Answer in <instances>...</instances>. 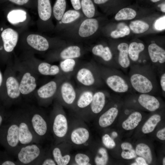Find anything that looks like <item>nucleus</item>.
Returning a JSON list of instances; mask_svg holds the SVG:
<instances>
[{
    "instance_id": "nucleus-1",
    "label": "nucleus",
    "mask_w": 165,
    "mask_h": 165,
    "mask_svg": "<svg viewBox=\"0 0 165 165\" xmlns=\"http://www.w3.org/2000/svg\"><path fill=\"white\" fill-rule=\"evenodd\" d=\"M24 51L44 53L66 45L68 43L58 37H51L41 34L25 31L20 35L18 44Z\"/></svg>"
},
{
    "instance_id": "nucleus-2",
    "label": "nucleus",
    "mask_w": 165,
    "mask_h": 165,
    "mask_svg": "<svg viewBox=\"0 0 165 165\" xmlns=\"http://www.w3.org/2000/svg\"><path fill=\"white\" fill-rule=\"evenodd\" d=\"M7 65L0 90V105L5 108L18 102L22 96L19 89V79L11 63Z\"/></svg>"
},
{
    "instance_id": "nucleus-3",
    "label": "nucleus",
    "mask_w": 165,
    "mask_h": 165,
    "mask_svg": "<svg viewBox=\"0 0 165 165\" xmlns=\"http://www.w3.org/2000/svg\"><path fill=\"white\" fill-rule=\"evenodd\" d=\"M99 26L97 19L85 17L76 26L59 33L58 37L80 43L90 40L97 32Z\"/></svg>"
},
{
    "instance_id": "nucleus-4",
    "label": "nucleus",
    "mask_w": 165,
    "mask_h": 165,
    "mask_svg": "<svg viewBox=\"0 0 165 165\" xmlns=\"http://www.w3.org/2000/svg\"><path fill=\"white\" fill-rule=\"evenodd\" d=\"M20 33L5 22L0 23V63H11L14 50L18 44Z\"/></svg>"
},
{
    "instance_id": "nucleus-5",
    "label": "nucleus",
    "mask_w": 165,
    "mask_h": 165,
    "mask_svg": "<svg viewBox=\"0 0 165 165\" xmlns=\"http://www.w3.org/2000/svg\"><path fill=\"white\" fill-rule=\"evenodd\" d=\"M0 10L6 21L20 34L31 23V16L26 8L9 3L0 4Z\"/></svg>"
},
{
    "instance_id": "nucleus-6",
    "label": "nucleus",
    "mask_w": 165,
    "mask_h": 165,
    "mask_svg": "<svg viewBox=\"0 0 165 165\" xmlns=\"http://www.w3.org/2000/svg\"><path fill=\"white\" fill-rule=\"evenodd\" d=\"M0 144L8 154L13 156L20 145L18 124L11 114L0 128Z\"/></svg>"
},
{
    "instance_id": "nucleus-7",
    "label": "nucleus",
    "mask_w": 165,
    "mask_h": 165,
    "mask_svg": "<svg viewBox=\"0 0 165 165\" xmlns=\"http://www.w3.org/2000/svg\"><path fill=\"white\" fill-rule=\"evenodd\" d=\"M74 75L77 82L83 87L95 88L103 82L99 66L93 61L80 64Z\"/></svg>"
},
{
    "instance_id": "nucleus-8",
    "label": "nucleus",
    "mask_w": 165,
    "mask_h": 165,
    "mask_svg": "<svg viewBox=\"0 0 165 165\" xmlns=\"http://www.w3.org/2000/svg\"><path fill=\"white\" fill-rule=\"evenodd\" d=\"M14 68L19 72L18 77L19 89L22 96L27 97L34 93L37 87V74L31 67L22 61L16 59Z\"/></svg>"
},
{
    "instance_id": "nucleus-9",
    "label": "nucleus",
    "mask_w": 165,
    "mask_h": 165,
    "mask_svg": "<svg viewBox=\"0 0 165 165\" xmlns=\"http://www.w3.org/2000/svg\"><path fill=\"white\" fill-rule=\"evenodd\" d=\"M45 153L39 144L20 145L14 156L18 165H40Z\"/></svg>"
},
{
    "instance_id": "nucleus-10",
    "label": "nucleus",
    "mask_w": 165,
    "mask_h": 165,
    "mask_svg": "<svg viewBox=\"0 0 165 165\" xmlns=\"http://www.w3.org/2000/svg\"><path fill=\"white\" fill-rule=\"evenodd\" d=\"M62 107V105L56 101L50 120V129L56 144H58L65 137L68 130L67 119Z\"/></svg>"
},
{
    "instance_id": "nucleus-11",
    "label": "nucleus",
    "mask_w": 165,
    "mask_h": 165,
    "mask_svg": "<svg viewBox=\"0 0 165 165\" xmlns=\"http://www.w3.org/2000/svg\"><path fill=\"white\" fill-rule=\"evenodd\" d=\"M11 115L18 124L20 145L39 144L41 142L34 132L25 109L18 110Z\"/></svg>"
},
{
    "instance_id": "nucleus-12",
    "label": "nucleus",
    "mask_w": 165,
    "mask_h": 165,
    "mask_svg": "<svg viewBox=\"0 0 165 165\" xmlns=\"http://www.w3.org/2000/svg\"><path fill=\"white\" fill-rule=\"evenodd\" d=\"M25 110L34 132L41 141L46 137L50 130L49 120L37 108L31 107Z\"/></svg>"
},
{
    "instance_id": "nucleus-13",
    "label": "nucleus",
    "mask_w": 165,
    "mask_h": 165,
    "mask_svg": "<svg viewBox=\"0 0 165 165\" xmlns=\"http://www.w3.org/2000/svg\"><path fill=\"white\" fill-rule=\"evenodd\" d=\"M21 60L33 69L37 74L55 76L63 75L59 66L51 64L45 61L38 60L35 57L34 53L30 51H24Z\"/></svg>"
},
{
    "instance_id": "nucleus-14",
    "label": "nucleus",
    "mask_w": 165,
    "mask_h": 165,
    "mask_svg": "<svg viewBox=\"0 0 165 165\" xmlns=\"http://www.w3.org/2000/svg\"><path fill=\"white\" fill-rule=\"evenodd\" d=\"M86 50L80 44L68 43L64 46L46 52L45 61L50 62L68 59H78L82 56Z\"/></svg>"
},
{
    "instance_id": "nucleus-15",
    "label": "nucleus",
    "mask_w": 165,
    "mask_h": 165,
    "mask_svg": "<svg viewBox=\"0 0 165 165\" xmlns=\"http://www.w3.org/2000/svg\"><path fill=\"white\" fill-rule=\"evenodd\" d=\"M67 78H70L64 75L55 76L35 91V95L39 105L45 107L49 105L54 99L61 83Z\"/></svg>"
},
{
    "instance_id": "nucleus-16",
    "label": "nucleus",
    "mask_w": 165,
    "mask_h": 165,
    "mask_svg": "<svg viewBox=\"0 0 165 165\" xmlns=\"http://www.w3.org/2000/svg\"><path fill=\"white\" fill-rule=\"evenodd\" d=\"M38 13L37 26L41 32L54 31L55 26L53 21V7L51 0H36Z\"/></svg>"
},
{
    "instance_id": "nucleus-17",
    "label": "nucleus",
    "mask_w": 165,
    "mask_h": 165,
    "mask_svg": "<svg viewBox=\"0 0 165 165\" xmlns=\"http://www.w3.org/2000/svg\"><path fill=\"white\" fill-rule=\"evenodd\" d=\"M99 66L102 80L111 90L118 93L129 90L130 84L122 75L115 72L110 67Z\"/></svg>"
},
{
    "instance_id": "nucleus-18",
    "label": "nucleus",
    "mask_w": 165,
    "mask_h": 165,
    "mask_svg": "<svg viewBox=\"0 0 165 165\" xmlns=\"http://www.w3.org/2000/svg\"><path fill=\"white\" fill-rule=\"evenodd\" d=\"M129 81L134 89L141 94H148L155 89L153 79L148 73L142 71H133L130 75Z\"/></svg>"
},
{
    "instance_id": "nucleus-19",
    "label": "nucleus",
    "mask_w": 165,
    "mask_h": 165,
    "mask_svg": "<svg viewBox=\"0 0 165 165\" xmlns=\"http://www.w3.org/2000/svg\"><path fill=\"white\" fill-rule=\"evenodd\" d=\"M70 79L67 78L62 82L54 99L61 105L73 107L77 98L78 91Z\"/></svg>"
},
{
    "instance_id": "nucleus-20",
    "label": "nucleus",
    "mask_w": 165,
    "mask_h": 165,
    "mask_svg": "<svg viewBox=\"0 0 165 165\" xmlns=\"http://www.w3.org/2000/svg\"><path fill=\"white\" fill-rule=\"evenodd\" d=\"M85 17L82 11L70 9L65 11L61 19L57 22L54 31L59 34L78 24Z\"/></svg>"
},
{
    "instance_id": "nucleus-21",
    "label": "nucleus",
    "mask_w": 165,
    "mask_h": 165,
    "mask_svg": "<svg viewBox=\"0 0 165 165\" xmlns=\"http://www.w3.org/2000/svg\"><path fill=\"white\" fill-rule=\"evenodd\" d=\"M77 89L78 96L73 107L75 106L80 109L88 108L95 90V88L82 86Z\"/></svg>"
},
{
    "instance_id": "nucleus-22",
    "label": "nucleus",
    "mask_w": 165,
    "mask_h": 165,
    "mask_svg": "<svg viewBox=\"0 0 165 165\" xmlns=\"http://www.w3.org/2000/svg\"><path fill=\"white\" fill-rule=\"evenodd\" d=\"M93 55L101 59L104 63H109L112 60L113 55L110 48L102 44H98L90 48Z\"/></svg>"
},
{
    "instance_id": "nucleus-23",
    "label": "nucleus",
    "mask_w": 165,
    "mask_h": 165,
    "mask_svg": "<svg viewBox=\"0 0 165 165\" xmlns=\"http://www.w3.org/2000/svg\"><path fill=\"white\" fill-rule=\"evenodd\" d=\"M95 91L92 101L89 108L94 114L100 112L105 107L106 102V94L102 90Z\"/></svg>"
},
{
    "instance_id": "nucleus-24",
    "label": "nucleus",
    "mask_w": 165,
    "mask_h": 165,
    "mask_svg": "<svg viewBox=\"0 0 165 165\" xmlns=\"http://www.w3.org/2000/svg\"><path fill=\"white\" fill-rule=\"evenodd\" d=\"M148 54L152 62L155 64H162L165 62V51L155 43H152L148 46Z\"/></svg>"
},
{
    "instance_id": "nucleus-25",
    "label": "nucleus",
    "mask_w": 165,
    "mask_h": 165,
    "mask_svg": "<svg viewBox=\"0 0 165 165\" xmlns=\"http://www.w3.org/2000/svg\"><path fill=\"white\" fill-rule=\"evenodd\" d=\"M80 64L78 59H68L60 61L59 66L63 75L71 78Z\"/></svg>"
},
{
    "instance_id": "nucleus-26",
    "label": "nucleus",
    "mask_w": 165,
    "mask_h": 165,
    "mask_svg": "<svg viewBox=\"0 0 165 165\" xmlns=\"http://www.w3.org/2000/svg\"><path fill=\"white\" fill-rule=\"evenodd\" d=\"M138 101L142 107L150 111H155L160 107L158 100L154 96L148 94H141Z\"/></svg>"
},
{
    "instance_id": "nucleus-27",
    "label": "nucleus",
    "mask_w": 165,
    "mask_h": 165,
    "mask_svg": "<svg viewBox=\"0 0 165 165\" xmlns=\"http://www.w3.org/2000/svg\"><path fill=\"white\" fill-rule=\"evenodd\" d=\"M90 134L86 128L79 127L74 129L72 132L70 138L74 144L81 145L85 143L89 140Z\"/></svg>"
},
{
    "instance_id": "nucleus-28",
    "label": "nucleus",
    "mask_w": 165,
    "mask_h": 165,
    "mask_svg": "<svg viewBox=\"0 0 165 165\" xmlns=\"http://www.w3.org/2000/svg\"><path fill=\"white\" fill-rule=\"evenodd\" d=\"M118 113L116 106L110 108L100 117L98 123L102 127H106L111 125L114 121Z\"/></svg>"
},
{
    "instance_id": "nucleus-29",
    "label": "nucleus",
    "mask_w": 165,
    "mask_h": 165,
    "mask_svg": "<svg viewBox=\"0 0 165 165\" xmlns=\"http://www.w3.org/2000/svg\"><path fill=\"white\" fill-rule=\"evenodd\" d=\"M128 45L122 42L118 45L117 49L119 51L118 62L122 68H128L130 65V61L128 54Z\"/></svg>"
},
{
    "instance_id": "nucleus-30",
    "label": "nucleus",
    "mask_w": 165,
    "mask_h": 165,
    "mask_svg": "<svg viewBox=\"0 0 165 165\" xmlns=\"http://www.w3.org/2000/svg\"><path fill=\"white\" fill-rule=\"evenodd\" d=\"M52 157L57 165H66L68 164L71 160L69 154L63 155L61 148L59 145H56L52 148Z\"/></svg>"
},
{
    "instance_id": "nucleus-31",
    "label": "nucleus",
    "mask_w": 165,
    "mask_h": 165,
    "mask_svg": "<svg viewBox=\"0 0 165 165\" xmlns=\"http://www.w3.org/2000/svg\"><path fill=\"white\" fill-rule=\"evenodd\" d=\"M141 119L142 115L140 112H134L123 123L122 127L126 130H133L138 126Z\"/></svg>"
},
{
    "instance_id": "nucleus-32",
    "label": "nucleus",
    "mask_w": 165,
    "mask_h": 165,
    "mask_svg": "<svg viewBox=\"0 0 165 165\" xmlns=\"http://www.w3.org/2000/svg\"><path fill=\"white\" fill-rule=\"evenodd\" d=\"M81 10L84 15L87 18L95 16L96 10V5L93 0H80Z\"/></svg>"
},
{
    "instance_id": "nucleus-33",
    "label": "nucleus",
    "mask_w": 165,
    "mask_h": 165,
    "mask_svg": "<svg viewBox=\"0 0 165 165\" xmlns=\"http://www.w3.org/2000/svg\"><path fill=\"white\" fill-rule=\"evenodd\" d=\"M143 44L136 42L131 43L128 47V54L130 59L134 62L137 61L139 57L140 53L145 49Z\"/></svg>"
},
{
    "instance_id": "nucleus-34",
    "label": "nucleus",
    "mask_w": 165,
    "mask_h": 165,
    "mask_svg": "<svg viewBox=\"0 0 165 165\" xmlns=\"http://www.w3.org/2000/svg\"><path fill=\"white\" fill-rule=\"evenodd\" d=\"M67 7L66 0H56L52 8L53 18L57 22L61 19L66 11Z\"/></svg>"
},
{
    "instance_id": "nucleus-35",
    "label": "nucleus",
    "mask_w": 165,
    "mask_h": 165,
    "mask_svg": "<svg viewBox=\"0 0 165 165\" xmlns=\"http://www.w3.org/2000/svg\"><path fill=\"white\" fill-rule=\"evenodd\" d=\"M137 12L134 9L125 7L119 10L115 15V19L116 20H130L134 18Z\"/></svg>"
},
{
    "instance_id": "nucleus-36",
    "label": "nucleus",
    "mask_w": 165,
    "mask_h": 165,
    "mask_svg": "<svg viewBox=\"0 0 165 165\" xmlns=\"http://www.w3.org/2000/svg\"><path fill=\"white\" fill-rule=\"evenodd\" d=\"M136 154L142 156L148 164L151 163L152 156L151 150L149 146L144 143L138 145L136 148Z\"/></svg>"
},
{
    "instance_id": "nucleus-37",
    "label": "nucleus",
    "mask_w": 165,
    "mask_h": 165,
    "mask_svg": "<svg viewBox=\"0 0 165 165\" xmlns=\"http://www.w3.org/2000/svg\"><path fill=\"white\" fill-rule=\"evenodd\" d=\"M160 116L155 114L152 116L143 126L142 131L144 134H148L152 132L158 123L160 121Z\"/></svg>"
},
{
    "instance_id": "nucleus-38",
    "label": "nucleus",
    "mask_w": 165,
    "mask_h": 165,
    "mask_svg": "<svg viewBox=\"0 0 165 165\" xmlns=\"http://www.w3.org/2000/svg\"><path fill=\"white\" fill-rule=\"evenodd\" d=\"M9 3L26 8L36 9V0H0V4Z\"/></svg>"
},
{
    "instance_id": "nucleus-39",
    "label": "nucleus",
    "mask_w": 165,
    "mask_h": 165,
    "mask_svg": "<svg viewBox=\"0 0 165 165\" xmlns=\"http://www.w3.org/2000/svg\"><path fill=\"white\" fill-rule=\"evenodd\" d=\"M129 26L132 31L136 34L142 33L147 31L149 27L147 23L138 20L131 21Z\"/></svg>"
},
{
    "instance_id": "nucleus-40",
    "label": "nucleus",
    "mask_w": 165,
    "mask_h": 165,
    "mask_svg": "<svg viewBox=\"0 0 165 165\" xmlns=\"http://www.w3.org/2000/svg\"><path fill=\"white\" fill-rule=\"evenodd\" d=\"M123 150L121 153L122 157L126 159H131L136 156L135 151L134 149L132 146L128 142H124L121 145Z\"/></svg>"
},
{
    "instance_id": "nucleus-41",
    "label": "nucleus",
    "mask_w": 165,
    "mask_h": 165,
    "mask_svg": "<svg viewBox=\"0 0 165 165\" xmlns=\"http://www.w3.org/2000/svg\"><path fill=\"white\" fill-rule=\"evenodd\" d=\"M108 156L106 149L100 148L98 150L97 154L94 158V162L97 165H105L107 163Z\"/></svg>"
},
{
    "instance_id": "nucleus-42",
    "label": "nucleus",
    "mask_w": 165,
    "mask_h": 165,
    "mask_svg": "<svg viewBox=\"0 0 165 165\" xmlns=\"http://www.w3.org/2000/svg\"><path fill=\"white\" fill-rule=\"evenodd\" d=\"M130 32V28L126 26L119 30H116L111 32L110 36L112 38H116L128 35Z\"/></svg>"
},
{
    "instance_id": "nucleus-43",
    "label": "nucleus",
    "mask_w": 165,
    "mask_h": 165,
    "mask_svg": "<svg viewBox=\"0 0 165 165\" xmlns=\"http://www.w3.org/2000/svg\"><path fill=\"white\" fill-rule=\"evenodd\" d=\"M75 160L78 165H91L90 159L87 155L82 153H78L75 156Z\"/></svg>"
},
{
    "instance_id": "nucleus-44",
    "label": "nucleus",
    "mask_w": 165,
    "mask_h": 165,
    "mask_svg": "<svg viewBox=\"0 0 165 165\" xmlns=\"http://www.w3.org/2000/svg\"><path fill=\"white\" fill-rule=\"evenodd\" d=\"M102 141L104 145L108 148L112 149L116 146L115 142L108 134L103 136Z\"/></svg>"
},
{
    "instance_id": "nucleus-45",
    "label": "nucleus",
    "mask_w": 165,
    "mask_h": 165,
    "mask_svg": "<svg viewBox=\"0 0 165 165\" xmlns=\"http://www.w3.org/2000/svg\"><path fill=\"white\" fill-rule=\"evenodd\" d=\"M9 114L6 112L5 108L0 105V128L6 120Z\"/></svg>"
},
{
    "instance_id": "nucleus-46",
    "label": "nucleus",
    "mask_w": 165,
    "mask_h": 165,
    "mask_svg": "<svg viewBox=\"0 0 165 165\" xmlns=\"http://www.w3.org/2000/svg\"><path fill=\"white\" fill-rule=\"evenodd\" d=\"M165 16H163L157 19L154 24L155 28L157 30L161 31L165 29Z\"/></svg>"
},
{
    "instance_id": "nucleus-47",
    "label": "nucleus",
    "mask_w": 165,
    "mask_h": 165,
    "mask_svg": "<svg viewBox=\"0 0 165 165\" xmlns=\"http://www.w3.org/2000/svg\"><path fill=\"white\" fill-rule=\"evenodd\" d=\"M5 155L3 156L0 160V165H16L18 164L16 161H14L10 157H6Z\"/></svg>"
},
{
    "instance_id": "nucleus-48",
    "label": "nucleus",
    "mask_w": 165,
    "mask_h": 165,
    "mask_svg": "<svg viewBox=\"0 0 165 165\" xmlns=\"http://www.w3.org/2000/svg\"><path fill=\"white\" fill-rule=\"evenodd\" d=\"M45 153L41 161L40 165H56L57 164L53 158L47 157Z\"/></svg>"
},
{
    "instance_id": "nucleus-49",
    "label": "nucleus",
    "mask_w": 165,
    "mask_h": 165,
    "mask_svg": "<svg viewBox=\"0 0 165 165\" xmlns=\"http://www.w3.org/2000/svg\"><path fill=\"white\" fill-rule=\"evenodd\" d=\"M156 137L162 140H165V128H164L158 131L156 134Z\"/></svg>"
},
{
    "instance_id": "nucleus-50",
    "label": "nucleus",
    "mask_w": 165,
    "mask_h": 165,
    "mask_svg": "<svg viewBox=\"0 0 165 165\" xmlns=\"http://www.w3.org/2000/svg\"><path fill=\"white\" fill-rule=\"evenodd\" d=\"M160 85L162 90L165 92V73H163L161 75L160 81Z\"/></svg>"
},
{
    "instance_id": "nucleus-51",
    "label": "nucleus",
    "mask_w": 165,
    "mask_h": 165,
    "mask_svg": "<svg viewBox=\"0 0 165 165\" xmlns=\"http://www.w3.org/2000/svg\"><path fill=\"white\" fill-rule=\"evenodd\" d=\"M94 4L97 5L102 6L108 4L111 0H93Z\"/></svg>"
},
{
    "instance_id": "nucleus-52",
    "label": "nucleus",
    "mask_w": 165,
    "mask_h": 165,
    "mask_svg": "<svg viewBox=\"0 0 165 165\" xmlns=\"http://www.w3.org/2000/svg\"><path fill=\"white\" fill-rule=\"evenodd\" d=\"M138 165H148L145 160L141 157H138L136 160Z\"/></svg>"
},
{
    "instance_id": "nucleus-53",
    "label": "nucleus",
    "mask_w": 165,
    "mask_h": 165,
    "mask_svg": "<svg viewBox=\"0 0 165 165\" xmlns=\"http://www.w3.org/2000/svg\"><path fill=\"white\" fill-rule=\"evenodd\" d=\"M3 74L0 69V90L2 86L3 81Z\"/></svg>"
},
{
    "instance_id": "nucleus-54",
    "label": "nucleus",
    "mask_w": 165,
    "mask_h": 165,
    "mask_svg": "<svg viewBox=\"0 0 165 165\" xmlns=\"http://www.w3.org/2000/svg\"><path fill=\"white\" fill-rule=\"evenodd\" d=\"M160 7L161 11L163 13L165 12V2L163 3L160 5Z\"/></svg>"
},
{
    "instance_id": "nucleus-55",
    "label": "nucleus",
    "mask_w": 165,
    "mask_h": 165,
    "mask_svg": "<svg viewBox=\"0 0 165 165\" xmlns=\"http://www.w3.org/2000/svg\"><path fill=\"white\" fill-rule=\"evenodd\" d=\"M112 136L114 137H116L117 136V133L116 132H113L112 133Z\"/></svg>"
},
{
    "instance_id": "nucleus-56",
    "label": "nucleus",
    "mask_w": 165,
    "mask_h": 165,
    "mask_svg": "<svg viewBox=\"0 0 165 165\" xmlns=\"http://www.w3.org/2000/svg\"><path fill=\"white\" fill-rule=\"evenodd\" d=\"M163 165H165V158L164 157L163 160Z\"/></svg>"
},
{
    "instance_id": "nucleus-57",
    "label": "nucleus",
    "mask_w": 165,
    "mask_h": 165,
    "mask_svg": "<svg viewBox=\"0 0 165 165\" xmlns=\"http://www.w3.org/2000/svg\"><path fill=\"white\" fill-rule=\"evenodd\" d=\"M3 155V154L1 153V152H0V159L2 158Z\"/></svg>"
},
{
    "instance_id": "nucleus-58",
    "label": "nucleus",
    "mask_w": 165,
    "mask_h": 165,
    "mask_svg": "<svg viewBox=\"0 0 165 165\" xmlns=\"http://www.w3.org/2000/svg\"><path fill=\"white\" fill-rule=\"evenodd\" d=\"M132 165H138V164L137 163H134L131 164Z\"/></svg>"
},
{
    "instance_id": "nucleus-59",
    "label": "nucleus",
    "mask_w": 165,
    "mask_h": 165,
    "mask_svg": "<svg viewBox=\"0 0 165 165\" xmlns=\"http://www.w3.org/2000/svg\"></svg>"
}]
</instances>
